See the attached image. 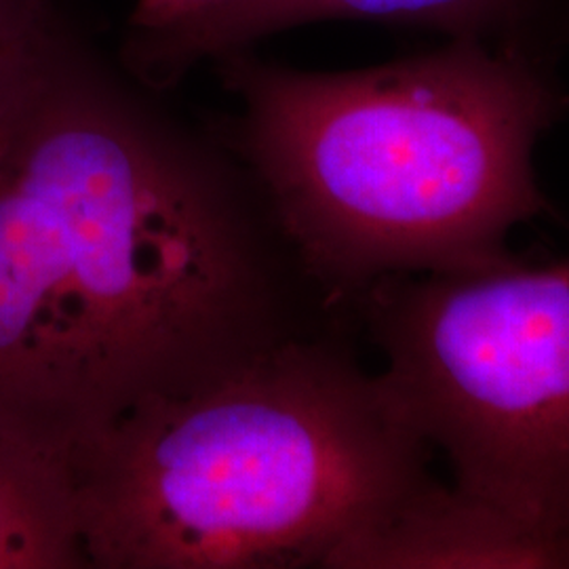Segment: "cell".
I'll return each instance as SVG.
<instances>
[{
    "label": "cell",
    "instance_id": "6da1fadb",
    "mask_svg": "<svg viewBox=\"0 0 569 569\" xmlns=\"http://www.w3.org/2000/svg\"><path fill=\"white\" fill-rule=\"evenodd\" d=\"M44 11L0 47V418L74 449L346 331L262 188Z\"/></svg>",
    "mask_w": 569,
    "mask_h": 569
},
{
    "label": "cell",
    "instance_id": "7a4b0ae2",
    "mask_svg": "<svg viewBox=\"0 0 569 569\" xmlns=\"http://www.w3.org/2000/svg\"><path fill=\"white\" fill-rule=\"evenodd\" d=\"M218 63L239 106L224 142L310 277L352 315L387 277L519 262L510 230L550 211L533 148L568 96L529 42L456 39L348 72L244 49Z\"/></svg>",
    "mask_w": 569,
    "mask_h": 569
},
{
    "label": "cell",
    "instance_id": "3957f363",
    "mask_svg": "<svg viewBox=\"0 0 569 569\" xmlns=\"http://www.w3.org/2000/svg\"><path fill=\"white\" fill-rule=\"evenodd\" d=\"M427 458L346 331L150 399L72 449L93 569L327 568Z\"/></svg>",
    "mask_w": 569,
    "mask_h": 569
},
{
    "label": "cell",
    "instance_id": "277c9868",
    "mask_svg": "<svg viewBox=\"0 0 569 569\" xmlns=\"http://www.w3.org/2000/svg\"><path fill=\"white\" fill-rule=\"evenodd\" d=\"M355 317L390 406L446 453L453 486L569 538V256L387 277Z\"/></svg>",
    "mask_w": 569,
    "mask_h": 569
},
{
    "label": "cell",
    "instance_id": "5b68a950",
    "mask_svg": "<svg viewBox=\"0 0 569 569\" xmlns=\"http://www.w3.org/2000/svg\"><path fill=\"white\" fill-rule=\"evenodd\" d=\"M529 0H228L182 26L124 47V70L148 89L169 87L199 61L323 20L392 21L449 30L456 39L526 41Z\"/></svg>",
    "mask_w": 569,
    "mask_h": 569
},
{
    "label": "cell",
    "instance_id": "8992f818",
    "mask_svg": "<svg viewBox=\"0 0 569 569\" xmlns=\"http://www.w3.org/2000/svg\"><path fill=\"white\" fill-rule=\"evenodd\" d=\"M329 569L569 568V538L552 536L428 475L329 559Z\"/></svg>",
    "mask_w": 569,
    "mask_h": 569
},
{
    "label": "cell",
    "instance_id": "52a82bcc",
    "mask_svg": "<svg viewBox=\"0 0 569 569\" xmlns=\"http://www.w3.org/2000/svg\"><path fill=\"white\" fill-rule=\"evenodd\" d=\"M0 569H91L72 449L2 418Z\"/></svg>",
    "mask_w": 569,
    "mask_h": 569
},
{
    "label": "cell",
    "instance_id": "ba28073f",
    "mask_svg": "<svg viewBox=\"0 0 569 569\" xmlns=\"http://www.w3.org/2000/svg\"><path fill=\"white\" fill-rule=\"evenodd\" d=\"M224 2L228 0H136L127 21V42L169 32Z\"/></svg>",
    "mask_w": 569,
    "mask_h": 569
},
{
    "label": "cell",
    "instance_id": "9c48e42d",
    "mask_svg": "<svg viewBox=\"0 0 569 569\" xmlns=\"http://www.w3.org/2000/svg\"><path fill=\"white\" fill-rule=\"evenodd\" d=\"M47 9L49 0H0V47L18 39Z\"/></svg>",
    "mask_w": 569,
    "mask_h": 569
}]
</instances>
